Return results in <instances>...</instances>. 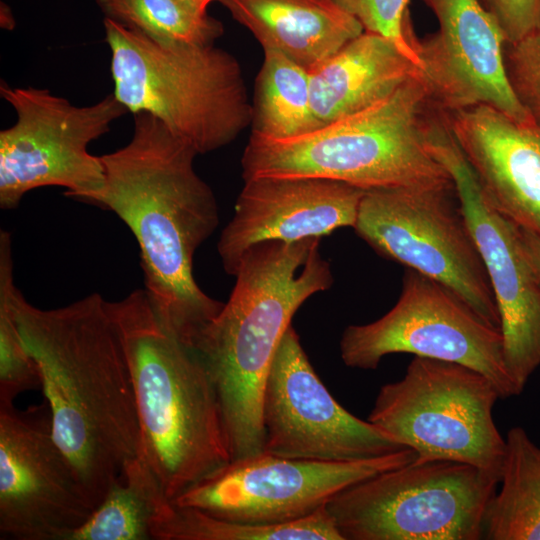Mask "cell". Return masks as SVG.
<instances>
[{"label":"cell","mask_w":540,"mask_h":540,"mask_svg":"<svg viewBox=\"0 0 540 540\" xmlns=\"http://www.w3.org/2000/svg\"><path fill=\"white\" fill-rule=\"evenodd\" d=\"M15 319L40 372L55 440L94 509L141 449L135 392L109 301L41 309L16 288Z\"/></svg>","instance_id":"6da1fadb"},{"label":"cell","mask_w":540,"mask_h":540,"mask_svg":"<svg viewBox=\"0 0 540 540\" xmlns=\"http://www.w3.org/2000/svg\"><path fill=\"white\" fill-rule=\"evenodd\" d=\"M130 141L100 156L105 181L88 202L113 211L139 248L145 291L162 327L192 346L222 310L193 276V256L218 225L215 196L194 170L198 153L150 114Z\"/></svg>","instance_id":"7a4b0ae2"},{"label":"cell","mask_w":540,"mask_h":540,"mask_svg":"<svg viewBox=\"0 0 540 540\" xmlns=\"http://www.w3.org/2000/svg\"><path fill=\"white\" fill-rule=\"evenodd\" d=\"M320 239L250 247L228 301L193 341L216 393L231 462L265 452L262 399L276 350L298 308L333 284Z\"/></svg>","instance_id":"3957f363"},{"label":"cell","mask_w":540,"mask_h":540,"mask_svg":"<svg viewBox=\"0 0 540 540\" xmlns=\"http://www.w3.org/2000/svg\"><path fill=\"white\" fill-rule=\"evenodd\" d=\"M109 309L133 382L140 453L173 501L231 461L216 393L195 349L162 327L144 289Z\"/></svg>","instance_id":"277c9868"},{"label":"cell","mask_w":540,"mask_h":540,"mask_svg":"<svg viewBox=\"0 0 540 540\" xmlns=\"http://www.w3.org/2000/svg\"><path fill=\"white\" fill-rule=\"evenodd\" d=\"M439 112L420 72L384 100L312 132L285 139L251 132L242 176L325 178L363 190L451 182L429 145Z\"/></svg>","instance_id":"5b68a950"},{"label":"cell","mask_w":540,"mask_h":540,"mask_svg":"<svg viewBox=\"0 0 540 540\" xmlns=\"http://www.w3.org/2000/svg\"><path fill=\"white\" fill-rule=\"evenodd\" d=\"M114 95L157 118L198 154L234 141L252 122L238 60L211 45L167 43L104 18Z\"/></svg>","instance_id":"8992f818"},{"label":"cell","mask_w":540,"mask_h":540,"mask_svg":"<svg viewBox=\"0 0 540 540\" xmlns=\"http://www.w3.org/2000/svg\"><path fill=\"white\" fill-rule=\"evenodd\" d=\"M499 482L467 463L414 460L344 489L326 509L343 540H480Z\"/></svg>","instance_id":"52a82bcc"},{"label":"cell","mask_w":540,"mask_h":540,"mask_svg":"<svg viewBox=\"0 0 540 540\" xmlns=\"http://www.w3.org/2000/svg\"><path fill=\"white\" fill-rule=\"evenodd\" d=\"M495 384L459 363L415 356L404 376L381 386L368 421L416 453V462L450 460L501 477L505 438L493 408Z\"/></svg>","instance_id":"ba28073f"},{"label":"cell","mask_w":540,"mask_h":540,"mask_svg":"<svg viewBox=\"0 0 540 540\" xmlns=\"http://www.w3.org/2000/svg\"><path fill=\"white\" fill-rule=\"evenodd\" d=\"M354 230L377 254L441 283L500 329L491 284L453 180L366 190Z\"/></svg>","instance_id":"9c48e42d"},{"label":"cell","mask_w":540,"mask_h":540,"mask_svg":"<svg viewBox=\"0 0 540 540\" xmlns=\"http://www.w3.org/2000/svg\"><path fill=\"white\" fill-rule=\"evenodd\" d=\"M1 97L16 112V122L0 131V207L14 209L23 196L46 186L88 202L103 187L100 156L88 146L110 131L129 111L114 93L87 106L35 87L0 84Z\"/></svg>","instance_id":"30bf717a"},{"label":"cell","mask_w":540,"mask_h":540,"mask_svg":"<svg viewBox=\"0 0 540 540\" xmlns=\"http://www.w3.org/2000/svg\"><path fill=\"white\" fill-rule=\"evenodd\" d=\"M395 353L465 365L488 377L501 399L519 395L505 367L501 330L449 288L408 268L396 304L371 323L349 325L340 340L350 368L373 370Z\"/></svg>","instance_id":"8fae6325"},{"label":"cell","mask_w":540,"mask_h":540,"mask_svg":"<svg viewBox=\"0 0 540 540\" xmlns=\"http://www.w3.org/2000/svg\"><path fill=\"white\" fill-rule=\"evenodd\" d=\"M415 458L416 453L407 447L380 457L341 462L264 452L229 462L172 503L235 522H291L315 513L344 489Z\"/></svg>","instance_id":"7c38bea8"},{"label":"cell","mask_w":540,"mask_h":540,"mask_svg":"<svg viewBox=\"0 0 540 540\" xmlns=\"http://www.w3.org/2000/svg\"><path fill=\"white\" fill-rule=\"evenodd\" d=\"M93 511L48 403L0 404V539L70 540Z\"/></svg>","instance_id":"4fadbf2b"},{"label":"cell","mask_w":540,"mask_h":540,"mask_svg":"<svg viewBox=\"0 0 540 540\" xmlns=\"http://www.w3.org/2000/svg\"><path fill=\"white\" fill-rule=\"evenodd\" d=\"M430 149L450 174L496 300L506 370L520 394L540 366V281L520 229L485 199L447 123L439 120Z\"/></svg>","instance_id":"5bb4252c"},{"label":"cell","mask_w":540,"mask_h":540,"mask_svg":"<svg viewBox=\"0 0 540 540\" xmlns=\"http://www.w3.org/2000/svg\"><path fill=\"white\" fill-rule=\"evenodd\" d=\"M265 452L317 461H357L404 446L356 417L330 394L292 325L271 363L263 391Z\"/></svg>","instance_id":"9a60e30c"},{"label":"cell","mask_w":540,"mask_h":540,"mask_svg":"<svg viewBox=\"0 0 540 540\" xmlns=\"http://www.w3.org/2000/svg\"><path fill=\"white\" fill-rule=\"evenodd\" d=\"M439 29L412 47L435 104L445 111L488 105L511 119L531 124L507 79L505 38L480 0H422Z\"/></svg>","instance_id":"2e32d148"},{"label":"cell","mask_w":540,"mask_h":540,"mask_svg":"<svg viewBox=\"0 0 540 540\" xmlns=\"http://www.w3.org/2000/svg\"><path fill=\"white\" fill-rule=\"evenodd\" d=\"M244 182L234 215L217 244L230 275H235L244 253L255 244L292 243L354 228L366 191L316 177H259Z\"/></svg>","instance_id":"e0dca14e"},{"label":"cell","mask_w":540,"mask_h":540,"mask_svg":"<svg viewBox=\"0 0 540 540\" xmlns=\"http://www.w3.org/2000/svg\"><path fill=\"white\" fill-rule=\"evenodd\" d=\"M442 114L485 199L540 237V129L488 105Z\"/></svg>","instance_id":"ac0fdd59"},{"label":"cell","mask_w":540,"mask_h":540,"mask_svg":"<svg viewBox=\"0 0 540 540\" xmlns=\"http://www.w3.org/2000/svg\"><path fill=\"white\" fill-rule=\"evenodd\" d=\"M420 72L394 41L364 30L309 70L314 114L322 124L355 114Z\"/></svg>","instance_id":"d6986e66"},{"label":"cell","mask_w":540,"mask_h":540,"mask_svg":"<svg viewBox=\"0 0 540 540\" xmlns=\"http://www.w3.org/2000/svg\"><path fill=\"white\" fill-rule=\"evenodd\" d=\"M263 50L281 52L310 70L364 28L332 0H216Z\"/></svg>","instance_id":"ffe728a7"},{"label":"cell","mask_w":540,"mask_h":540,"mask_svg":"<svg viewBox=\"0 0 540 540\" xmlns=\"http://www.w3.org/2000/svg\"><path fill=\"white\" fill-rule=\"evenodd\" d=\"M500 488L484 516L487 540H540V447L519 426L505 437Z\"/></svg>","instance_id":"44dd1931"},{"label":"cell","mask_w":540,"mask_h":540,"mask_svg":"<svg viewBox=\"0 0 540 540\" xmlns=\"http://www.w3.org/2000/svg\"><path fill=\"white\" fill-rule=\"evenodd\" d=\"M169 502L139 453L70 540H152V523Z\"/></svg>","instance_id":"7402d4cb"},{"label":"cell","mask_w":540,"mask_h":540,"mask_svg":"<svg viewBox=\"0 0 540 540\" xmlns=\"http://www.w3.org/2000/svg\"><path fill=\"white\" fill-rule=\"evenodd\" d=\"M263 51L252 104V132L285 139L322 126L311 104L309 70L281 52Z\"/></svg>","instance_id":"603a6c76"},{"label":"cell","mask_w":540,"mask_h":540,"mask_svg":"<svg viewBox=\"0 0 540 540\" xmlns=\"http://www.w3.org/2000/svg\"><path fill=\"white\" fill-rule=\"evenodd\" d=\"M153 540H343L326 505L296 521L251 524L170 502L152 523Z\"/></svg>","instance_id":"cb8c5ba5"},{"label":"cell","mask_w":540,"mask_h":540,"mask_svg":"<svg viewBox=\"0 0 540 540\" xmlns=\"http://www.w3.org/2000/svg\"><path fill=\"white\" fill-rule=\"evenodd\" d=\"M119 24L160 42L211 45L223 24L186 0H95Z\"/></svg>","instance_id":"d4e9b609"},{"label":"cell","mask_w":540,"mask_h":540,"mask_svg":"<svg viewBox=\"0 0 540 540\" xmlns=\"http://www.w3.org/2000/svg\"><path fill=\"white\" fill-rule=\"evenodd\" d=\"M12 238L0 231V404L14 403L26 391L41 389L39 369L24 346L15 319Z\"/></svg>","instance_id":"484cf974"},{"label":"cell","mask_w":540,"mask_h":540,"mask_svg":"<svg viewBox=\"0 0 540 540\" xmlns=\"http://www.w3.org/2000/svg\"><path fill=\"white\" fill-rule=\"evenodd\" d=\"M510 87L532 125L540 129V25L523 38L504 44Z\"/></svg>","instance_id":"4316f807"},{"label":"cell","mask_w":540,"mask_h":540,"mask_svg":"<svg viewBox=\"0 0 540 540\" xmlns=\"http://www.w3.org/2000/svg\"><path fill=\"white\" fill-rule=\"evenodd\" d=\"M360 22L365 31L394 41L420 67L410 36L409 0H332Z\"/></svg>","instance_id":"83f0119b"},{"label":"cell","mask_w":540,"mask_h":540,"mask_svg":"<svg viewBox=\"0 0 540 540\" xmlns=\"http://www.w3.org/2000/svg\"><path fill=\"white\" fill-rule=\"evenodd\" d=\"M499 24L506 43L515 42L540 25V0H480Z\"/></svg>","instance_id":"f1b7e54d"},{"label":"cell","mask_w":540,"mask_h":540,"mask_svg":"<svg viewBox=\"0 0 540 540\" xmlns=\"http://www.w3.org/2000/svg\"><path fill=\"white\" fill-rule=\"evenodd\" d=\"M519 229L526 254L540 281V237L520 227Z\"/></svg>","instance_id":"f546056e"},{"label":"cell","mask_w":540,"mask_h":540,"mask_svg":"<svg viewBox=\"0 0 540 540\" xmlns=\"http://www.w3.org/2000/svg\"><path fill=\"white\" fill-rule=\"evenodd\" d=\"M186 1L192 4L197 9L207 12V8L209 4L216 0H186Z\"/></svg>","instance_id":"4dcf8cb0"}]
</instances>
